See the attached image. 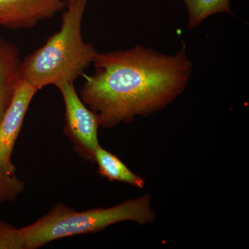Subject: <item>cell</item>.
<instances>
[{
  "label": "cell",
  "mask_w": 249,
  "mask_h": 249,
  "mask_svg": "<svg viewBox=\"0 0 249 249\" xmlns=\"http://www.w3.org/2000/svg\"><path fill=\"white\" fill-rule=\"evenodd\" d=\"M93 63L80 98L106 129L163 109L182 93L192 72L184 49L169 55L137 46L98 52Z\"/></svg>",
  "instance_id": "1"
},
{
  "label": "cell",
  "mask_w": 249,
  "mask_h": 249,
  "mask_svg": "<svg viewBox=\"0 0 249 249\" xmlns=\"http://www.w3.org/2000/svg\"><path fill=\"white\" fill-rule=\"evenodd\" d=\"M88 0L67 2L60 29L45 45L22 61V79L37 90L48 85L74 83L93 62L97 54L82 36V22Z\"/></svg>",
  "instance_id": "2"
},
{
  "label": "cell",
  "mask_w": 249,
  "mask_h": 249,
  "mask_svg": "<svg viewBox=\"0 0 249 249\" xmlns=\"http://www.w3.org/2000/svg\"><path fill=\"white\" fill-rule=\"evenodd\" d=\"M149 195L124 201L110 208L76 211L60 202L30 225L21 228L25 249L40 248L65 237L93 233L116 223L133 221L139 224L153 222L155 213Z\"/></svg>",
  "instance_id": "3"
},
{
  "label": "cell",
  "mask_w": 249,
  "mask_h": 249,
  "mask_svg": "<svg viewBox=\"0 0 249 249\" xmlns=\"http://www.w3.org/2000/svg\"><path fill=\"white\" fill-rule=\"evenodd\" d=\"M57 88L65 106L64 133L73 143L74 151L85 160L94 162L99 146L98 130L99 119L96 112L85 106L75 89L73 83H62Z\"/></svg>",
  "instance_id": "4"
},
{
  "label": "cell",
  "mask_w": 249,
  "mask_h": 249,
  "mask_svg": "<svg viewBox=\"0 0 249 249\" xmlns=\"http://www.w3.org/2000/svg\"><path fill=\"white\" fill-rule=\"evenodd\" d=\"M38 91L25 80H21L14 99L0 121V169L15 175L13 152L22 129L24 117L33 98Z\"/></svg>",
  "instance_id": "5"
},
{
  "label": "cell",
  "mask_w": 249,
  "mask_h": 249,
  "mask_svg": "<svg viewBox=\"0 0 249 249\" xmlns=\"http://www.w3.org/2000/svg\"><path fill=\"white\" fill-rule=\"evenodd\" d=\"M63 0H0V27L31 29L66 6Z\"/></svg>",
  "instance_id": "6"
},
{
  "label": "cell",
  "mask_w": 249,
  "mask_h": 249,
  "mask_svg": "<svg viewBox=\"0 0 249 249\" xmlns=\"http://www.w3.org/2000/svg\"><path fill=\"white\" fill-rule=\"evenodd\" d=\"M21 65L18 46L0 35V121L22 80Z\"/></svg>",
  "instance_id": "7"
},
{
  "label": "cell",
  "mask_w": 249,
  "mask_h": 249,
  "mask_svg": "<svg viewBox=\"0 0 249 249\" xmlns=\"http://www.w3.org/2000/svg\"><path fill=\"white\" fill-rule=\"evenodd\" d=\"M94 162L97 163L100 175L110 181L128 183L139 188L145 186V181L142 178L131 171L119 158L101 145L95 152Z\"/></svg>",
  "instance_id": "8"
},
{
  "label": "cell",
  "mask_w": 249,
  "mask_h": 249,
  "mask_svg": "<svg viewBox=\"0 0 249 249\" xmlns=\"http://www.w3.org/2000/svg\"><path fill=\"white\" fill-rule=\"evenodd\" d=\"M189 17V29L197 27L204 19L219 13L232 14L230 0H184Z\"/></svg>",
  "instance_id": "9"
},
{
  "label": "cell",
  "mask_w": 249,
  "mask_h": 249,
  "mask_svg": "<svg viewBox=\"0 0 249 249\" xmlns=\"http://www.w3.org/2000/svg\"><path fill=\"white\" fill-rule=\"evenodd\" d=\"M25 183L15 175L0 169V204L16 200L24 192Z\"/></svg>",
  "instance_id": "10"
},
{
  "label": "cell",
  "mask_w": 249,
  "mask_h": 249,
  "mask_svg": "<svg viewBox=\"0 0 249 249\" xmlns=\"http://www.w3.org/2000/svg\"><path fill=\"white\" fill-rule=\"evenodd\" d=\"M0 249H25L21 229L0 220Z\"/></svg>",
  "instance_id": "11"
},
{
  "label": "cell",
  "mask_w": 249,
  "mask_h": 249,
  "mask_svg": "<svg viewBox=\"0 0 249 249\" xmlns=\"http://www.w3.org/2000/svg\"><path fill=\"white\" fill-rule=\"evenodd\" d=\"M64 1H65V2H69V1H73V0H63Z\"/></svg>",
  "instance_id": "12"
}]
</instances>
